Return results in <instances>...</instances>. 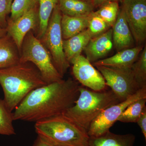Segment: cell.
<instances>
[{"mask_svg": "<svg viewBox=\"0 0 146 146\" xmlns=\"http://www.w3.org/2000/svg\"><path fill=\"white\" fill-rule=\"evenodd\" d=\"M80 86L69 78L34 89L14 110V121L36 122L63 114L75 103Z\"/></svg>", "mask_w": 146, "mask_h": 146, "instance_id": "obj_1", "label": "cell"}, {"mask_svg": "<svg viewBox=\"0 0 146 146\" xmlns=\"http://www.w3.org/2000/svg\"><path fill=\"white\" fill-rule=\"evenodd\" d=\"M0 84L3 91L4 101L13 112L30 92L46 83L32 63L19 62L0 69Z\"/></svg>", "mask_w": 146, "mask_h": 146, "instance_id": "obj_2", "label": "cell"}, {"mask_svg": "<svg viewBox=\"0 0 146 146\" xmlns=\"http://www.w3.org/2000/svg\"><path fill=\"white\" fill-rule=\"evenodd\" d=\"M120 102L111 90L95 91L80 85L75 103L63 114L88 132L91 123L102 111Z\"/></svg>", "mask_w": 146, "mask_h": 146, "instance_id": "obj_3", "label": "cell"}, {"mask_svg": "<svg viewBox=\"0 0 146 146\" xmlns=\"http://www.w3.org/2000/svg\"><path fill=\"white\" fill-rule=\"evenodd\" d=\"M37 136L61 146H87L89 136L86 129L64 114L35 122Z\"/></svg>", "mask_w": 146, "mask_h": 146, "instance_id": "obj_4", "label": "cell"}, {"mask_svg": "<svg viewBox=\"0 0 146 146\" xmlns=\"http://www.w3.org/2000/svg\"><path fill=\"white\" fill-rule=\"evenodd\" d=\"M20 63L31 62L37 68L46 84L63 80L49 52L33 31L25 36L20 52Z\"/></svg>", "mask_w": 146, "mask_h": 146, "instance_id": "obj_5", "label": "cell"}, {"mask_svg": "<svg viewBox=\"0 0 146 146\" xmlns=\"http://www.w3.org/2000/svg\"><path fill=\"white\" fill-rule=\"evenodd\" d=\"M62 16L57 4L53 11L46 31L39 39L49 52L54 65L63 78L70 64L65 57L63 50L61 28Z\"/></svg>", "mask_w": 146, "mask_h": 146, "instance_id": "obj_6", "label": "cell"}, {"mask_svg": "<svg viewBox=\"0 0 146 146\" xmlns=\"http://www.w3.org/2000/svg\"><path fill=\"white\" fill-rule=\"evenodd\" d=\"M103 76L106 85L121 102L133 96L140 89L131 69H119L104 66H96Z\"/></svg>", "mask_w": 146, "mask_h": 146, "instance_id": "obj_7", "label": "cell"}, {"mask_svg": "<svg viewBox=\"0 0 146 146\" xmlns=\"http://www.w3.org/2000/svg\"><path fill=\"white\" fill-rule=\"evenodd\" d=\"M146 98V86L143 87L125 100L113 105L105 109L91 123L88 130L89 137H98L110 131L117 121L124 110L133 102Z\"/></svg>", "mask_w": 146, "mask_h": 146, "instance_id": "obj_8", "label": "cell"}, {"mask_svg": "<svg viewBox=\"0 0 146 146\" xmlns=\"http://www.w3.org/2000/svg\"><path fill=\"white\" fill-rule=\"evenodd\" d=\"M122 7L136 46L146 39V0H122Z\"/></svg>", "mask_w": 146, "mask_h": 146, "instance_id": "obj_9", "label": "cell"}, {"mask_svg": "<svg viewBox=\"0 0 146 146\" xmlns=\"http://www.w3.org/2000/svg\"><path fill=\"white\" fill-rule=\"evenodd\" d=\"M71 64L73 75L82 85L95 91L107 90L108 86L103 76L85 56L80 55Z\"/></svg>", "mask_w": 146, "mask_h": 146, "instance_id": "obj_10", "label": "cell"}, {"mask_svg": "<svg viewBox=\"0 0 146 146\" xmlns=\"http://www.w3.org/2000/svg\"><path fill=\"white\" fill-rule=\"evenodd\" d=\"M39 23L38 5L24 13L16 21L7 19V32L15 42L20 52L25 36L30 31H33L36 35Z\"/></svg>", "mask_w": 146, "mask_h": 146, "instance_id": "obj_11", "label": "cell"}, {"mask_svg": "<svg viewBox=\"0 0 146 146\" xmlns=\"http://www.w3.org/2000/svg\"><path fill=\"white\" fill-rule=\"evenodd\" d=\"M112 28L104 33L91 38L84 51L86 58L91 63L104 59L112 49Z\"/></svg>", "mask_w": 146, "mask_h": 146, "instance_id": "obj_12", "label": "cell"}, {"mask_svg": "<svg viewBox=\"0 0 146 146\" xmlns=\"http://www.w3.org/2000/svg\"><path fill=\"white\" fill-rule=\"evenodd\" d=\"M112 28L113 46L117 51L136 46L122 7L120 8L117 17Z\"/></svg>", "mask_w": 146, "mask_h": 146, "instance_id": "obj_13", "label": "cell"}, {"mask_svg": "<svg viewBox=\"0 0 146 146\" xmlns=\"http://www.w3.org/2000/svg\"><path fill=\"white\" fill-rule=\"evenodd\" d=\"M144 46H135L122 50L110 56L92 63L94 66H104L119 69H131L136 62Z\"/></svg>", "mask_w": 146, "mask_h": 146, "instance_id": "obj_14", "label": "cell"}, {"mask_svg": "<svg viewBox=\"0 0 146 146\" xmlns=\"http://www.w3.org/2000/svg\"><path fill=\"white\" fill-rule=\"evenodd\" d=\"M88 29L69 39L63 40V48L65 57L70 64L81 55L91 38Z\"/></svg>", "mask_w": 146, "mask_h": 146, "instance_id": "obj_15", "label": "cell"}, {"mask_svg": "<svg viewBox=\"0 0 146 146\" xmlns=\"http://www.w3.org/2000/svg\"><path fill=\"white\" fill-rule=\"evenodd\" d=\"M136 136L131 133L117 134L107 131L98 137H89L87 146H133Z\"/></svg>", "mask_w": 146, "mask_h": 146, "instance_id": "obj_16", "label": "cell"}, {"mask_svg": "<svg viewBox=\"0 0 146 146\" xmlns=\"http://www.w3.org/2000/svg\"><path fill=\"white\" fill-rule=\"evenodd\" d=\"M20 51L16 43L8 34L0 38V69L19 63Z\"/></svg>", "mask_w": 146, "mask_h": 146, "instance_id": "obj_17", "label": "cell"}, {"mask_svg": "<svg viewBox=\"0 0 146 146\" xmlns=\"http://www.w3.org/2000/svg\"><path fill=\"white\" fill-rule=\"evenodd\" d=\"M58 5L62 14L72 17H86L94 11L92 3L82 0H59Z\"/></svg>", "mask_w": 146, "mask_h": 146, "instance_id": "obj_18", "label": "cell"}, {"mask_svg": "<svg viewBox=\"0 0 146 146\" xmlns=\"http://www.w3.org/2000/svg\"><path fill=\"white\" fill-rule=\"evenodd\" d=\"M89 16L86 17H72L62 14L61 28L63 40L80 33L88 26Z\"/></svg>", "mask_w": 146, "mask_h": 146, "instance_id": "obj_19", "label": "cell"}, {"mask_svg": "<svg viewBox=\"0 0 146 146\" xmlns=\"http://www.w3.org/2000/svg\"><path fill=\"white\" fill-rule=\"evenodd\" d=\"M59 0H38L39 27L35 35L39 39L46 31L50 18Z\"/></svg>", "mask_w": 146, "mask_h": 146, "instance_id": "obj_20", "label": "cell"}, {"mask_svg": "<svg viewBox=\"0 0 146 146\" xmlns=\"http://www.w3.org/2000/svg\"><path fill=\"white\" fill-rule=\"evenodd\" d=\"M13 121V112L8 108L4 100L0 99V135L11 136L16 134Z\"/></svg>", "mask_w": 146, "mask_h": 146, "instance_id": "obj_21", "label": "cell"}, {"mask_svg": "<svg viewBox=\"0 0 146 146\" xmlns=\"http://www.w3.org/2000/svg\"><path fill=\"white\" fill-rule=\"evenodd\" d=\"M146 98L133 102L124 110L117 119L123 123H136L143 110L146 106Z\"/></svg>", "mask_w": 146, "mask_h": 146, "instance_id": "obj_22", "label": "cell"}, {"mask_svg": "<svg viewBox=\"0 0 146 146\" xmlns=\"http://www.w3.org/2000/svg\"><path fill=\"white\" fill-rule=\"evenodd\" d=\"M95 13L100 16L112 28L115 24L119 11V3L117 1H110L105 3L100 7Z\"/></svg>", "mask_w": 146, "mask_h": 146, "instance_id": "obj_23", "label": "cell"}, {"mask_svg": "<svg viewBox=\"0 0 146 146\" xmlns=\"http://www.w3.org/2000/svg\"><path fill=\"white\" fill-rule=\"evenodd\" d=\"M131 69L139 88L142 89L146 86V45Z\"/></svg>", "mask_w": 146, "mask_h": 146, "instance_id": "obj_24", "label": "cell"}, {"mask_svg": "<svg viewBox=\"0 0 146 146\" xmlns=\"http://www.w3.org/2000/svg\"><path fill=\"white\" fill-rule=\"evenodd\" d=\"M38 5V0H14L11 6L9 19L14 21Z\"/></svg>", "mask_w": 146, "mask_h": 146, "instance_id": "obj_25", "label": "cell"}, {"mask_svg": "<svg viewBox=\"0 0 146 146\" xmlns=\"http://www.w3.org/2000/svg\"><path fill=\"white\" fill-rule=\"evenodd\" d=\"M110 28L107 24L94 11L89 15L87 29L92 38L104 33Z\"/></svg>", "mask_w": 146, "mask_h": 146, "instance_id": "obj_26", "label": "cell"}, {"mask_svg": "<svg viewBox=\"0 0 146 146\" xmlns=\"http://www.w3.org/2000/svg\"><path fill=\"white\" fill-rule=\"evenodd\" d=\"M13 0H0V27L6 28L7 16L11 11Z\"/></svg>", "mask_w": 146, "mask_h": 146, "instance_id": "obj_27", "label": "cell"}, {"mask_svg": "<svg viewBox=\"0 0 146 146\" xmlns=\"http://www.w3.org/2000/svg\"><path fill=\"white\" fill-rule=\"evenodd\" d=\"M136 123L140 127L145 140L146 141V106L144 108Z\"/></svg>", "mask_w": 146, "mask_h": 146, "instance_id": "obj_28", "label": "cell"}, {"mask_svg": "<svg viewBox=\"0 0 146 146\" xmlns=\"http://www.w3.org/2000/svg\"><path fill=\"white\" fill-rule=\"evenodd\" d=\"M32 146H61L53 144L44 138L37 136Z\"/></svg>", "mask_w": 146, "mask_h": 146, "instance_id": "obj_29", "label": "cell"}, {"mask_svg": "<svg viewBox=\"0 0 146 146\" xmlns=\"http://www.w3.org/2000/svg\"><path fill=\"white\" fill-rule=\"evenodd\" d=\"M122 0H93L92 2L94 7H100L105 3L110 1L121 2Z\"/></svg>", "mask_w": 146, "mask_h": 146, "instance_id": "obj_30", "label": "cell"}, {"mask_svg": "<svg viewBox=\"0 0 146 146\" xmlns=\"http://www.w3.org/2000/svg\"><path fill=\"white\" fill-rule=\"evenodd\" d=\"M7 34V32L6 29L0 27V38L5 36Z\"/></svg>", "mask_w": 146, "mask_h": 146, "instance_id": "obj_31", "label": "cell"}, {"mask_svg": "<svg viewBox=\"0 0 146 146\" xmlns=\"http://www.w3.org/2000/svg\"><path fill=\"white\" fill-rule=\"evenodd\" d=\"M82 1H86L90 2L92 3L93 0H82Z\"/></svg>", "mask_w": 146, "mask_h": 146, "instance_id": "obj_32", "label": "cell"}]
</instances>
